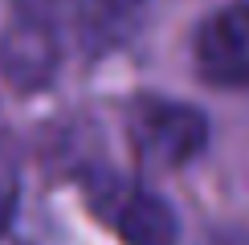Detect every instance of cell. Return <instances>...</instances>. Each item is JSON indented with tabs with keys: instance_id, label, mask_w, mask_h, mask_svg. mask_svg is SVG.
Returning <instances> with one entry per match:
<instances>
[{
	"instance_id": "cell-1",
	"label": "cell",
	"mask_w": 249,
	"mask_h": 245,
	"mask_svg": "<svg viewBox=\"0 0 249 245\" xmlns=\"http://www.w3.org/2000/svg\"><path fill=\"white\" fill-rule=\"evenodd\" d=\"M131 139L139 156L155 168H180L196 159L209 139V122L200 110L168 98H143L131 110Z\"/></svg>"
},
{
	"instance_id": "cell-2",
	"label": "cell",
	"mask_w": 249,
	"mask_h": 245,
	"mask_svg": "<svg viewBox=\"0 0 249 245\" xmlns=\"http://www.w3.org/2000/svg\"><path fill=\"white\" fill-rule=\"evenodd\" d=\"M57 37L41 0H0V70L20 86H37L53 74Z\"/></svg>"
},
{
	"instance_id": "cell-3",
	"label": "cell",
	"mask_w": 249,
	"mask_h": 245,
	"mask_svg": "<svg viewBox=\"0 0 249 245\" xmlns=\"http://www.w3.org/2000/svg\"><path fill=\"white\" fill-rule=\"evenodd\" d=\"M57 45L107 49L135 25V0H41Z\"/></svg>"
},
{
	"instance_id": "cell-4",
	"label": "cell",
	"mask_w": 249,
	"mask_h": 245,
	"mask_svg": "<svg viewBox=\"0 0 249 245\" xmlns=\"http://www.w3.org/2000/svg\"><path fill=\"white\" fill-rule=\"evenodd\" d=\"M196 70L213 86H249V4L213 13L196 33Z\"/></svg>"
},
{
	"instance_id": "cell-5",
	"label": "cell",
	"mask_w": 249,
	"mask_h": 245,
	"mask_svg": "<svg viewBox=\"0 0 249 245\" xmlns=\"http://www.w3.org/2000/svg\"><path fill=\"white\" fill-rule=\"evenodd\" d=\"M110 217L119 221V229L135 245H172V237H176V221H172L168 204H160L139 188H127V184H115Z\"/></svg>"
},
{
	"instance_id": "cell-6",
	"label": "cell",
	"mask_w": 249,
	"mask_h": 245,
	"mask_svg": "<svg viewBox=\"0 0 249 245\" xmlns=\"http://www.w3.org/2000/svg\"><path fill=\"white\" fill-rule=\"evenodd\" d=\"M17 204V176L8 168V159H0V229L8 225V212Z\"/></svg>"
},
{
	"instance_id": "cell-7",
	"label": "cell",
	"mask_w": 249,
	"mask_h": 245,
	"mask_svg": "<svg viewBox=\"0 0 249 245\" xmlns=\"http://www.w3.org/2000/svg\"><path fill=\"white\" fill-rule=\"evenodd\" d=\"M204 245H249V233H216Z\"/></svg>"
},
{
	"instance_id": "cell-8",
	"label": "cell",
	"mask_w": 249,
	"mask_h": 245,
	"mask_svg": "<svg viewBox=\"0 0 249 245\" xmlns=\"http://www.w3.org/2000/svg\"><path fill=\"white\" fill-rule=\"evenodd\" d=\"M245 4H249V0H245Z\"/></svg>"
}]
</instances>
